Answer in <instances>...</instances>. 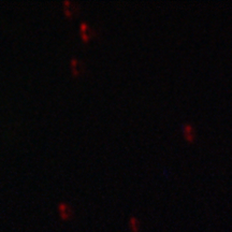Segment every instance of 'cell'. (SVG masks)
<instances>
[{
    "label": "cell",
    "mask_w": 232,
    "mask_h": 232,
    "mask_svg": "<svg viewBox=\"0 0 232 232\" xmlns=\"http://www.w3.org/2000/svg\"><path fill=\"white\" fill-rule=\"evenodd\" d=\"M181 130H182V134L184 137L185 141L189 142V143H192L197 138V132H196V128L193 127V125L191 123H184L181 127Z\"/></svg>",
    "instance_id": "6da1fadb"
},
{
    "label": "cell",
    "mask_w": 232,
    "mask_h": 232,
    "mask_svg": "<svg viewBox=\"0 0 232 232\" xmlns=\"http://www.w3.org/2000/svg\"><path fill=\"white\" fill-rule=\"evenodd\" d=\"M81 36H82L83 40H85V41H87L89 39V37L91 36V30L86 23L81 24Z\"/></svg>",
    "instance_id": "7a4b0ae2"
},
{
    "label": "cell",
    "mask_w": 232,
    "mask_h": 232,
    "mask_svg": "<svg viewBox=\"0 0 232 232\" xmlns=\"http://www.w3.org/2000/svg\"><path fill=\"white\" fill-rule=\"evenodd\" d=\"M129 228L132 232H139L140 231V221L137 217L131 216L129 219Z\"/></svg>",
    "instance_id": "3957f363"
},
{
    "label": "cell",
    "mask_w": 232,
    "mask_h": 232,
    "mask_svg": "<svg viewBox=\"0 0 232 232\" xmlns=\"http://www.w3.org/2000/svg\"><path fill=\"white\" fill-rule=\"evenodd\" d=\"M58 209H59L60 211V214H62V218H68V217L71 216V209L70 206H68L67 204H64V203H62V204L58 205Z\"/></svg>",
    "instance_id": "277c9868"
},
{
    "label": "cell",
    "mask_w": 232,
    "mask_h": 232,
    "mask_svg": "<svg viewBox=\"0 0 232 232\" xmlns=\"http://www.w3.org/2000/svg\"><path fill=\"white\" fill-rule=\"evenodd\" d=\"M71 68H72V71L74 74H79L81 70L80 62L77 59H75V58H72V60H71Z\"/></svg>",
    "instance_id": "5b68a950"
},
{
    "label": "cell",
    "mask_w": 232,
    "mask_h": 232,
    "mask_svg": "<svg viewBox=\"0 0 232 232\" xmlns=\"http://www.w3.org/2000/svg\"><path fill=\"white\" fill-rule=\"evenodd\" d=\"M64 8H65V11H66V13L68 14L69 16H71L72 15V10H73V8H72V3L70 2V1H65L64 2Z\"/></svg>",
    "instance_id": "8992f818"
}]
</instances>
